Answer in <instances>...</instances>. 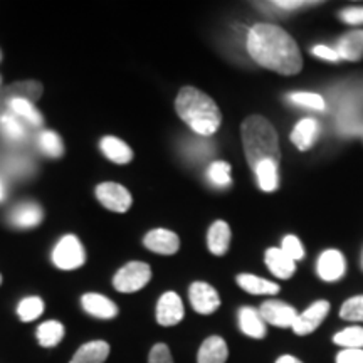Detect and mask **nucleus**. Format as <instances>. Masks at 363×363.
Instances as JSON below:
<instances>
[{"label":"nucleus","mask_w":363,"mask_h":363,"mask_svg":"<svg viewBox=\"0 0 363 363\" xmlns=\"http://www.w3.org/2000/svg\"><path fill=\"white\" fill-rule=\"evenodd\" d=\"M247 52L257 65L278 74L293 76L303 69L296 40L274 24L251 27L247 33Z\"/></svg>","instance_id":"f257e3e1"},{"label":"nucleus","mask_w":363,"mask_h":363,"mask_svg":"<svg viewBox=\"0 0 363 363\" xmlns=\"http://www.w3.org/2000/svg\"><path fill=\"white\" fill-rule=\"evenodd\" d=\"M175 110L182 121L201 136L214 135L222 123V113L214 99L194 86L180 89L175 99Z\"/></svg>","instance_id":"f03ea898"},{"label":"nucleus","mask_w":363,"mask_h":363,"mask_svg":"<svg viewBox=\"0 0 363 363\" xmlns=\"http://www.w3.org/2000/svg\"><path fill=\"white\" fill-rule=\"evenodd\" d=\"M242 135L244 152L249 167L254 170L261 162L271 160L279 163V142L278 133L266 118L259 115H252L244 120L240 126Z\"/></svg>","instance_id":"7ed1b4c3"},{"label":"nucleus","mask_w":363,"mask_h":363,"mask_svg":"<svg viewBox=\"0 0 363 363\" xmlns=\"http://www.w3.org/2000/svg\"><path fill=\"white\" fill-rule=\"evenodd\" d=\"M152 279V269L147 262L131 261L125 264L113 278V286L120 293H136Z\"/></svg>","instance_id":"20e7f679"},{"label":"nucleus","mask_w":363,"mask_h":363,"mask_svg":"<svg viewBox=\"0 0 363 363\" xmlns=\"http://www.w3.org/2000/svg\"><path fill=\"white\" fill-rule=\"evenodd\" d=\"M44 93L43 83L34 79L16 81V83L7 84L6 88H0V120L9 113V106L16 99H27V101H39Z\"/></svg>","instance_id":"39448f33"},{"label":"nucleus","mask_w":363,"mask_h":363,"mask_svg":"<svg viewBox=\"0 0 363 363\" xmlns=\"http://www.w3.org/2000/svg\"><path fill=\"white\" fill-rule=\"evenodd\" d=\"M86 252L76 235H65L52 251V262L59 269L72 271L84 264Z\"/></svg>","instance_id":"423d86ee"},{"label":"nucleus","mask_w":363,"mask_h":363,"mask_svg":"<svg viewBox=\"0 0 363 363\" xmlns=\"http://www.w3.org/2000/svg\"><path fill=\"white\" fill-rule=\"evenodd\" d=\"M96 197L103 203V207H106L111 212H118V214L128 212L131 203H133V199H131L128 189H125L120 184H115V182L99 184L96 187Z\"/></svg>","instance_id":"0eeeda50"},{"label":"nucleus","mask_w":363,"mask_h":363,"mask_svg":"<svg viewBox=\"0 0 363 363\" xmlns=\"http://www.w3.org/2000/svg\"><path fill=\"white\" fill-rule=\"evenodd\" d=\"M190 305L201 315H212L219 310L220 298L214 286L203 283V281H195L189 288Z\"/></svg>","instance_id":"6e6552de"},{"label":"nucleus","mask_w":363,"mask_h":363,"mask_svg":"<svg viewBox=\"0 0 363 363\" xmlns=\"http://www.w3.org/2000/svg\"><path fill=\"white\" fill-rule=\"evenodd\" d=\"M330 313V303L321 299V301L313 303L310 308H306L305 311L299 313L296 316V321L293 325V331L299 337H305L315 331L318 326L325 321V318Z\"/></svg>","instance_id":"1a4fd4ad"},{"label":"nucleus","mask_w":363,"mask_h":363,"mask_svg":"<svg viewBox=\"0 0 363 363\" xmlns=\"http://www.w3.org/2000/svg\"><path fill=\"white\" fill-rule=\"evenodd\" d=\"M259 315L264 323L278 326V328H293L298 313L288 303L264 301L259 308Z\"/></svg>","instance_id":"9d476101"},{"label":"nucleus","mask_w":363,"mask_h":363,"mask_svg":"<svg viewBox=\"0 0 363 363\" xmlns=\"http://www.w3.org/2000/svg\"><path fill=\"white\" fill-rule=\"evenodd\" d=\"M185 310L180 296L174 291L162 294L157 303V323L162 326H175L184 320Z\"/></svg>","instance_id":"9b49d317"},{"label":"nucleus","mask_w":363,"mask_h":363,"mask_svg":"<svg viewBox=\"0 0 363 363\" xmlns=\"http://www.w3.org/2000/svg\"><path fill=\"white\" fill-rule=\"evenodd\" d=\"M145 247L150 249L152 252L163 254V256H172L179 251L180 239L175 233L169 229H153L145 235L143 239Z\"/></svg>","instance_id":"f8f14e48"},{"label":"nucleus","mask_w":363,"mask_h":363,"mask_svg":"<svg viewBox=\"0 0 363 363\" xmlns=\"http://www.w3.org/2000/svg\"><path fill=\"white\" fill-rule=\"evenodd\" d=\"M316 269L318 276L323 281H328V283L342 279L345 269H347L343 254L337 251V249H328V251H325L320 256V259H318Z\"/></svg>","instance_id":"ddd939ff"},{"label":"nucleus","mask_w":363,"mask_h":363,"mask_svg":"<svg viewBox=\"0 0 363 363\" xmlns=\"http://www.w3.org/2000/svg\"><path fill=\"white\" fill-rule=\"evenodd\" d=\"M81 306H83V310L88 313V315L99 318V320H113V318L118 316V313H120L118 306L110 298L98 293L83 294V298H81Z\"/></svg>","instance_id":"4468645a"},{"label":"nucleus","mask_w":363,"mask_h":363,"mask_svg":"<svg viewBox=\"0 0 363 363\" xmlns=\"http://www.w3.org/2000/svg\"><path fill=\"white\" fill-rule=\"evenodd\" d=\"M266 266L276 278L289 279L296 271V262L281 251V247H271L266 251Z\"/></svg>","instance_id":"2eb2a0df"},{"label":"nucleus","mask_w":363,"mask_h":363,"mask_svg":"<svg viewBox=\"0 0 363 363\" xmlns=\"http://www.w3.org/2000/svg\"><path fill=\"white\" fill-rule=\"evenodd\" d=\"M239 328L247 337L261 340L266 337V323L259 315V310L244 306L239 310Z\"/></svg>","instance_id":"dca6fc26"},{"label":"nucleus","mask_w":363,"mask_h":363,"mask_svg":"<svg viewBox=\"0 0 363 363\" xmlns=\"http://www.w3.org/2000/svg\"><path fill=\"white\" fill-rule=\"evenodd\" d=\"M335 51L345 61H360L363 57V30H352L338 39Z\"/></svg>","instance_id":"f3484780"},{"label":"nucleus","mask_w":363,"mask_h":363,"mask_svg":"<svg viewBox=\"0 0 363 363\" xmlns=\"http://www.w3.org/2000/svg\"><path fill=\"white\" fill-rule=\"evenodd\" d=\"M229 357V348L224 338L220 337H208L201 345L197 353V363H225Z\"/></svg>","instance_id":"a211bd4d"},{"label":"nucleus","mask_w":363,"mask_h":363,"mask_svg":"<svg viewBox=\"0 0 363 363\" xmlns=\"http://www.w3.org/2000/svg\"><path fill=\"white\" fill-rule=\"evenodd\" d=\"M110 357V345L103 340L84 343L78 352L74 353L69 363H104Z\"/></svg>","instance_id":"6ab92c4d"},{"label":"nucleus","mask_w":363,"mask_h":363,"mask_svg":"<svg viewBox=\"0 0 363 363\" xmlns=\"http://www.w3.org/2000/svg\"><path fill=\"white\" fill-rule=\"evenodd\" d=\"M208 251L216 256H224L230 246V227L224 220H216L207 233Z\"/></svg>","instance_id":"aec40b11"},{"label":"nucleus","mask_w":363,"mask_h":363,"mask_svg":"<svg viewBox=\"0 0 363 363\" xmlns=\"http://www.w3.org/2000/svg\"><path fill=\"white\" fill-rule=\"evenodd\" d=\"M101 152L108 160L118 163V165H126L133 160V150L116 136H104L101 140Z\"/></svg>","instance_id":"412c9836"},{"label":"nucleus","mask_w":363,"mask_h":363,"mask_svg":"<svg viewBox=\"0 0 363 363\" xmlns=\"http://www.w3.org/2000/svg\"><path fill=\"white\" fill-rule=\"evenodd\" d=\"M318 131H320V125L315 118H305L299 123L294 126L291 133V142L296 145L299 150H310L313 145H315V140L318 136Z\"/></svg>","instance_id":"4be33fe9"},{"label":"nucleus","mask_w":363,"mask_h":363,"mask_svg":"<svg viewBox=\"0 0 363 363\" xmlns=\"http://www.w3.org/2000/svg\"><path fill=\"white\" fill-rule=\"evenodd\" d=\"M40 220H43V208L38 203H21L11 214L12 224L16 227H22V229L39 225Z\"/></svg>","instance_id":"5701e85b"},{"label":"nucleus","mask_w":363,"mask_h":363,"mask_svg":"<svg viewBox=\"0 0 363 363\" xmlns=\"http://www.w3.org/2000/svg\"><path fill=\"white\" fill-rule=\"evenodd\" d=\"M279 163L266 160L261 162L252 172L256 174L257 185L262 192H274L279 187V172H278Z\"/></svg>","instance_id":"b1692460"},{"label":"nucleus","mask_w":363,"mask_h":363,"mask_svg":"<svg viewBox=\"0 0 363 363\" xmlns=\"http://www.w3.org/2000/svg\"><path fill=\"white\" fill-rule=\"evenodd\" d=\"M238 284L249 294H278L279 286L254 274H239Z\"/></svg>","instance_id":"393cba45"},{"label":"nucleus","mask_w":363,"mask_h":363,"mask_svg":"<svg viewBox=\"0 0 363 363\" xmlns=\"http://www.w3.org/2000/svg\"><path fill=\"white\" fill-rule=\"evenodd\" d=\"M65 325L61 321L56 320H49L44 321L43 325H39L38 328V340L39 345H43L44 348H52L57 347L61 343V340L65 338Z\"/></svg>","instance_id":"a878e982"},{"label":"nucleus","mask_w":363,"mask_h":363,"mask_svg":"<svg viewBox=\"0 0 363 363\" xmlns=\"http://www.w3.org/2000/svg\"><path fill=\"white\" fill-rule=\"evenodd\" d=\"M9 113H12L13 116L27 121V123L33 126H40L44 121L43 115H40V111L34 106V103L27 101V99H16V101L9 106Z\"/></svg>","instance_id":"bb28decb"},{"label":"nucleus","mask_w":363,"mask_h":363,"mask_svg":"<svg viewBox=\"0 0 363 363\" xmlns=\"http://www.w3.org/2000/svg\"><path fill=\"white\" fill-rule=\"evenodd\" d=\"M333 343L343 347V350H363V328L350 326L333 337Z\"/></svg>","instance_id":"cd10ccee"},{"label":"nucleus","mask_w":363,"mask_h":363,"mask_svg":"<svg viewBox=\"0 0 363 363\" xmlns=\"http://www.w3.org/2000/svg\"><path fill=\"white\" fill-rule=\"evenodd\" d=\"M43 311H44V301L38 296H29L22 299L19 306H17V315H19L21 321H24V323L38 320V318L43 315Z\"/></svg>","instance_id":"c85d7f7f"},{"label":"nucleus","mask_w":363,"mask_h":363,"mask_svg":"<svg viewBox=\"0 0 363 363\" xmlns=\"http://www.w3.org/2000/svg\"><path fill=\"white\" fill-rule=\"evenodd\" d=\"M39 147L48 157L59 158L65 153V145H62L61 138H59L57 133H54L51 130H44L43 133L39 135L38 138Z\"/></svg>","instance_id":"c756f323"},{"label":"nucleus","mask_w":363,"mask_h":363,"mask_svg":"<svg viewBox=\"0 0 363 363\" xmlns=\"http://www.w3.org/2000/svg\"><path fill=\"white\" fill-rule=\"evenodd\" d=\"M0 131H2L6 138L12 140V142H22V140L26 138L24 126H22L19 118L13 116L12 113H7V115L0 120Z\"/></svg>","instance_id":"7c9ffc66"},{"label":"nucleus","mask_w":363,"mask_h":363,"mask_svg":"<svg viewBox=\"0 0 363 363\" xmlns=\"http://www.w3.org/2000/svg\"><path fill=\"white\" fill-rule=\"evenodd\" d=\"M288 101H291L293 104H298V106H305L316 111H323L326 108L323 96H320V94L316 93H308V91H301V93H289Z\"/></svg>","instance_id":"2f4dec72"},{"label":"nucleus","mask_w":363,"mask_h":363,"mask_svg":"<svg viewBox=\"0 0 363 363\" xmlns=\"http://www.w3.org/2000/svg\"><path fill=\"white\" fill-rule=\"evenodd\" d=\"M208 180L219 189L230 187L233 180H230V165L227 162H214L207 170Z\"/></svg>","instance_id":"473e14b6"},{"label":"nucleus","mask_w":363,"mask_h":363,"mask_svg":"<svg viewBox=\"0 0 363 363\" xmlns=\"http://www.w3.org/2000/svg\"><path fill=\"white\" fill-rule=\"evenodd\" d=\"M340 316L347 321H363V296H353L343 303Z\"/></svg>","instance_id":"72a5a7b5"},{"label":"nucleus","mask_w":363,"mask_h":363,"mask_svg":"<svg viewBox=\"0 0 363 363\" xmlns=\"http://www.w3.org/2000/svg\"><path fill=\"white\" fill-rule=\"evenodd\" d=\"M281 251L288 257H291L294 262L305 257V247H303L301 240L296 235H286L283 242H281Z\"/></svg>","instance_id":"f704fd0d"},{"label":"nucleus","mask_w":363,"mask_h":363,"mask_svg":"<svg viewBox=\"0 0 363 363\" xmlns=\"http://www.w3.org/2000/svg\"><path fill=\"white\" fill-rule=\"evenodd\" d=\"M148 363H174L170 348L167 347L165 343L153 345V348L150 350L148 355Z\"/></svg>","instance_id":"c9c22d12"},{"label":"nucleus","mask_w":363,"mask_h":363,"mask_svg":"<svg viewBox=\"0 0 363 363\" xmlns=\"http://www.w3.org/2000/svg\"><path fill=\"white\" fill-rule=\"evenodd\" d=\"M340 21L350 26H362L363 24V7H347L338 12Z\"/></svg>","instance_id":"e433bc0d"},{"label":"nucleus","mask_w":363,"mask_h":363,"mask_svg":"<svg viewBox=\"0 0 363 363\" xmlns=\"http://www.w3.org/2000/svg\"><path fill=\"white\" fill-rule=\"evenodd\" d=\"M311 52H313V56L323 59V61H330V62H338L340 61V56H338V52L335 51V48H328V45L318 44L311 49Z\"/></svg>","instance_id":"4c0bfd02"},{"label":"nucleus","mask_w":363,"mask_h":363,"mask_svg":"<svg viewBox=\"0 0 363 363\" xmlns=\"http://www.w3.org/2000/svg\"><path fill=\"white\" fill-rule=\"evenodd\" d=\"M320 2H308V0H278V2H272L271 6L281 9V11H294V9L305 7V6H316Z\"/></svg>","instance_id":"58836bf2"},{"label":"nucleus","mask_w":363,"mask_h":363,"mask_svg":"<svg viewBox=\"0 0 363 363\" xmlns=\"http://www.w3.org/2000/svg\"><path fill=\"white\" fill-rule=\"evenodd\" d=\"M337 363H363V350H342L337 355Z\"/></svg>","instance_id":"ea45409f"},{"label":"nucleus","mask_w":363,"mask_h":363,"mask_svg":"<svg viewBox=\"0 0 363 363\" xmlns=\"http://www.w3.org/2000/svg\"><path fill=\"white\" fill-rule=\"evenodd\" d=\"M276 363H303V362L298 360V358L293 357V355H283V357H279L278 360H276Z\"/></svg>","instance_id":"a19ab883"},{"label":"nucleus","mask_w":363,"mask_h":363,"mask_svg":"<svg viewBox=\"0 0 363 363\" xmlns=\"http://www.w3.org/2000/svg\"><path fill=\"white\" fill-rule=\"evenodd\" d=\"M4 197H6V195H4V185L2 182H0V201H4Z\"/></svg>","instance_id":"79ce46f5"},{"label":"nucleus","mask_w":363,"mask_h":363,"mask_svg":"<svg viewBox=\"0 0 363 363\" xmlns=\"http://www.w3.org/2000/svg\"><path fill=\"white\" fill-rule=\"evenodd\" d=\"M0 284H2V274H0Z\"/></svg>","instance_id":"37998d69"}]
</instances>
